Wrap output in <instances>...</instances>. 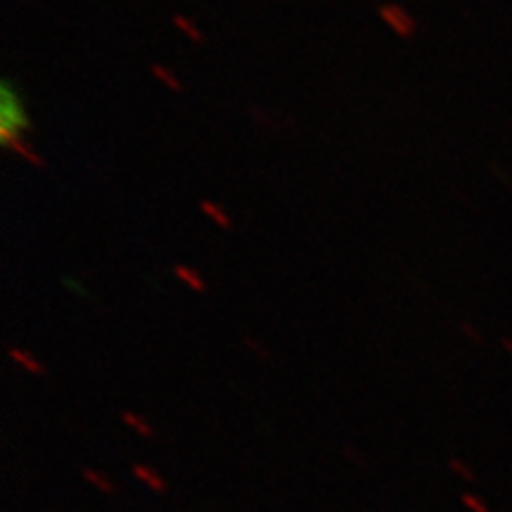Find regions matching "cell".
<instances>
[{"mask_svg": "<svg viewBox=\"0 0 512 512\" xmlns=\"http://www.w3.org/2000/svg\"><path fill=\"white\" fill-rule=\"evenodd\" d=\"M0 126H8L17 133H29L34 128L27 107H24V98L15 86V81L5 79L0 83Z\"/></svg>", "mask_w": 512, "mask_h": 512, "instance_id": "1", "label": "cell"}, {"mask_svg": "<svg viewBox=\"0 0 512 512\" xmlns=\"http://www.w3.org/2000/svg\"><path fill=\"white\" fill-rule=\"evenodd\" d=\"M0 145H3L5 150H10L12 155L24 159L29 166H34V169H46V159H43L41 152H38L22 133L12 131L8 126H0Z\"/></svg>", "mask_w": 512, "mask_h": 512, "instance_id": "2", "label": "cell"}, {"mask_svg": "<svg viewBox=\"0 0 512 512\" xmlns=\"http://www.w3.org/2000/svg\"><path fill=\"white\" fill-rule=\"evenodd\" d=\"M8 356H10V361L15 363V366L24 370V373H29L34 377H46V373H48V368L43 366L41 358L31 354L29 349L19 347V344H12V347L8 349Z\"/></svg>", "mask_w": 512, "mask_h": 512, "instance_id": "3", "label": "cell"}, {"mask_svg": "<svg viewBox=\"0 0 512 512\" xmlns=\"http://www.w3.org/2000/svg\"><path fill=\"white\" fill-rule=\"evenodd\" d=\"M171 273H174V278L181 280V283L188 287L190 292H195V294L209 292V283L204 280V275L197 271V268H192L188 264H176L174 268H171Z\"/></svg>", "mask_w": 512, "mask_h": 512, "instance_id": "4", "label": "cell"}, {"mask_svg": "<svg viewBox=\"0 0 512 512\" xmlns=\"http://www.w3.org/2000/svg\"><path fill=\"white\" fill-rule=\"evenodd\" d=\"M200 211L204 216H207V219L214 223L216 228H221V230H233V216L228 214V209L226 207H221L219 202H214V200H202L200 202Z\"/></svg>", "mask_w": 512, "mask_h": 512, "instance_id": "5", "label": "cell"}, {"mask_svg": "<svg viewBox=\"0 0 512 512\" xmlns=\"http://www.w3.org/2000/svg\"><path fill=\"white\" fill-rule=\"evenodd\" d=\"M150 72H152V76H155V81L162 83L164 88H169L171 93H183V81H181V76L174 72V69L164 67V64H152Z\"/></svg>", "mask_w": 512, "mask_h": 512, "instance_id": "6", "label": "cell"}, {"mask_svg": "<svg viewBox=\"0 0 512 512\" xmlns=\"http://www.w3.org/2000/svg\"><path fill=\"white\" fill-rule=\"evenodd\" d=\"M121 420H124V425L126 427H131L133 432H138L140 437H155V427L150 425V422H147L143 415H138V413H133V411H124L121 413Z\"/></svg>", "mask_w": 512, "mask_h": 512, "instance_id": "7", "label": "cell"}, {"mask_svg": "<svg viewBox=\"0 0 512 512\" xmlns=\"http://www.w3.org/2000/svg\"><path fill=\"white\" fill-rule=\"evenodd\" d=\"M384 15H387V22L392 24V29L396 31V34H401V36H411L413 31H415V24L411 22V19H408L406 15H403V12L399 10H387L384 12Z\"/></svg>", "mask_w": 512, "mask_h": 512, "instance_id": "8", "label": "cell"}, {"mask_svg": "<svg viewBox=\"0 0 512 512\" xmlns=\"http://www.w3.org/2000/svg\"><path fill=\"white\" fill-rule=\"evenodd\" d=\"M133 472H136V477L140 479V482H145L147 486H152V489H164V482H162V477L157 475L155 470H150V467H145V465H136L133 467Z\"/></svg>", "mask_w": 512, "mask_h": 512, "instance_id": "9", "label": "cell"}, {"mask_svg": "<svg viewBox=\"0 0 512 512\" xmlns=\"http://www.w3.org/2000/svg\"><path fill=\"white\" fill-rule=\"evenodd\" d=\"M242 342H245V347L252 351L254 356H259L261 361H271L273 358V354H271V349L266 347L264 342H261V339H256V337H252V335H247L245 339H242Z\"/></svg>", "mask_w": 512, "mask_h": 512, "instance_id": "10", "label": "cell"}, {"mask_svg": "<svg viewBox=\"0 0 512 512\" xmlns=\"http://www.w3.org/2000/svg\"><path fill=\"white\" fill-rule=\"evenodd\" d=\"M458 330L463 332V335L470 339V342H475V344H479V347H482L484 344V335H482V330L477 328L475 323H472V320H460L458 323Z\"/></svg>", "mask_w": 512, "mask_h": 512, "instance_id": "11", "label": "cell"}, {"mask_svg": "<svg viewBox=\"0 0 512 512\" xmlns=\"http://www.w3.org/2000/svg\"><path fill=\"white\" fill-rule=\"evenodd\" d=\"M176 24H178V27H181V29L185 31V34H188V36L192 38V41H202V34H200V31H197L195 27H192L190 22H185V19L178 17V19H176Z\"/></svg>", "mask_w": 512, "mask_h": 512, "instance_id": "12", "label": "cell"}, {"mask_svg": "<svg viewBox=\"0 0 512 512\" xmlns=\"http://www.w3.org/2000/svg\"><path fill=\"white\" fill-rule=\"evenodd\" d=\"M62 283H64V287H67V290H69V292L79 294V297H88V294H86V290H83V287H81V283H79V280H72V278H64V280H62Z\"/></svg>", "mask_w": 512, "mask_h": 512, "instance_id": "13", "label": "cell"}, {"mask_svg": "<svg viewBox=\"0 0 512 512\" xmlns=\"http://www.w3.org/2000/svg\"><path fill=\"white\" fill-rule=\"evenodd\" d=\"M491 171H494V176L501 178V183H503V185H508V188H510V185H512V178L508 176V171H505L501 164H494V166H491Z\"/></svg>", "mask_w": 512, "mask_h": 512, "instance_id": "14", "label": "cell"}, {"mask_svg": "<svg viewBox=\"0 0 512 512\" xmlns=\"http://www.w3.org/2000/svg\"><path fill=\"white\" fill-rule=\"evenodd\" d=\"M501 347H503L505 354H508V356L512 358V337H503V339H501Z\"/></svg>", "mask_w": 512, "mask_h": 512, "instance_id": "15", "label": "cell"}]
</instances>
